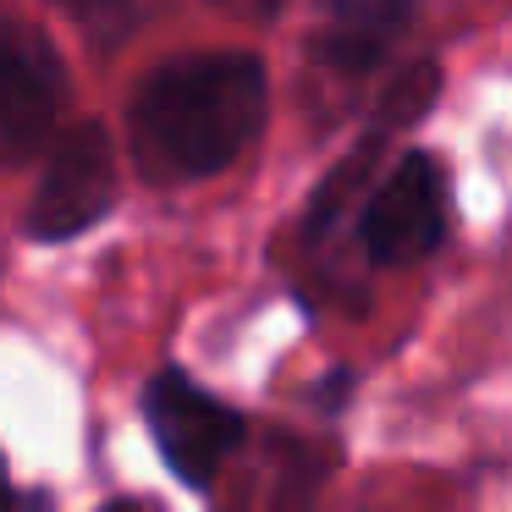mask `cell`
Returning a JSON list of instances; mask_svg holds the SVG:
<instances>
[{
	"mask_svg": "<svg viewBox=\"0 0 512 512\" xmlns=\"http://www.w3.org/2000/svg\"><path fill=\"white\" fill-rule=\"evenodd\" d=\"M270 83L254 56H182L160 61L127 100L133 160L155 182H199L226 171L259 138Z\"/></svg>",
	"mask_w": 512,
	"mask_h": 512,
	"instance_id": "cell-1",
	"label": "cell"
},
{
	"mask_svg": "<svg viewBox=\"0 0 512 512\" xmlns=\"http://www.w3.org/2000/svg\"><path fill=\"white\" fill-rule=\"evenodd\" d=\"M144 424H149V435H155L166 468L188 490L210 485V479L237 457V446H243V435H248L243 413L215 402L210 391L193 375H182V369H160L144 386Z\"/></svg>",
	"mask_w": 512,
	"mask_h": 512,
	"instance_id": "cell-2",
	"label": "cell"
},
{
	"mask_svg": "<svg viewBox=\"0 0 512 512\" xmlns=\"http://www.w3.org/2000/svg\"><path fill=\"white\" fill-rule=\"evenodd\" d=\"M111 204H116V149L105 138V127L94 122L67 127L50 149L45 171H39L23 232L34 243H67V237L89 232Z\"/></svg>",
	"mask_w": 512,
	"mask_h": 512,
	"instance_id": "cell-3",
	"label": "cell"
},
{
	"mask_svg": "<svg viewBox=\"0 0 512 512\" xmlns=\"http://www.w3.org/2000/svg\"><path fill=\"white\" fill-rule=\"evenodd\" d=\"M61 105H67L61 56L50 50V39L34 23L12 17L6 45H0V149H6V160L39 155Z\"/></svg>",
	"mask_w": 512,
	"mask_h": 512,
	"instance_id": "cell-4",
	"label": "cell"
},
{
	"mask_svg": "<svg viewBox=\"0 0 512 512\" xmlns=\"http://www.w3.org/2000/svg\"><path fill=\"white\" fill-rule=\"evenodd\" d=\"M364 254L375 265H419L435 254L446 237V199H441V171L430 155H402L397 171L369 193L364 221Z\"/></svg>",
	"mask_w": 512,
	"mask_h": 512,
	"instance_id": "cell-5",
	"label": "cell"
},
{
	"mask_svg": "<svg viewBox=\"0 0 512 512\" xmlns=\"http://www.w3.org/2000/svg\"><path fill=\"white\" fill-rule=\"evenodd\" d=\"M419 0H320L314 56L336 72H369L408 34Z\"/></svg>",
	"mask_w": 512,
	"mask_h": 512,
	"instance_id": "cell-6",
	"label": "cell"
},
{
	"mask_svg": "<svg viewBox=\"0 0 512 512\" xmlns=\"http://www.w3.org/2000/svg\"><path fill=\"white\" fill-rule=\"evenodd\" d=\"M435 94H441V67H435V61H408V67H397V78L386 83L380 111H375L380 133L424 122V111L435 105Z\"/></svg>",
	"mask_w": 512,
	"mask_h": 512,
	"instance_id": "cell-7",
	"label": "cell"
},
{
	"mask_svg": "<svg viewBox=\"0 0 512 512\" xmlns=\"http://www.w3.org/2000/svg\"><path fill=\"white\" fill-rule=\"evenodd\" d=\"M56 6L78 28H89L100 45H116L127 34V23H133V0H56Z\"/></svg>",
	"mask_w": 512,
	"mask_h": 512,
	"instance_id": "cell-8",
	"label": "cell"
},
{
	"mask_svg": "<svg viewBox=\"0 0 512 512\" xmlns=\"http://www.w3.org/2000/svg\"><path fill=\"white\" fill-rule=\"evenodd\" d=\"M221 12H237V17H270L281 0H215Z\"/></svg>",
	"mask_w": 512,
	"mask_h": 512,
	"instance_id": "cell-9",
	"label": "cell"
},
{
	"mask_svg": "<svg viewBox=\"0 0 512 512\" xmlns=\"http://www.w3.org/2000/svg\"><path fill=\"white\" fill-rule=\"evenodd\" d=\"M50 501L39 496V490H17V501H12V512H45Z\"/></svg>",
	"mask_w": 512,
	"mask_h": 512,
	"instance_id": "cell-10",
	"label": "cell"
},
{
	"mask_svg": "<svg viewBox=\"0 0 512 512\" xmlns=\"http://www.w3.org/2000/svg\"><path fill=\"white\" fill-rule=\"evenodd\" d=\"M105 512H149L144 501H116V507H105Z\"/></svg>",
	"mask_w": 512,
	"mask_h": 512,
	"instance_id": "cell-11",
	"label": "cell"
}]
</instances>
